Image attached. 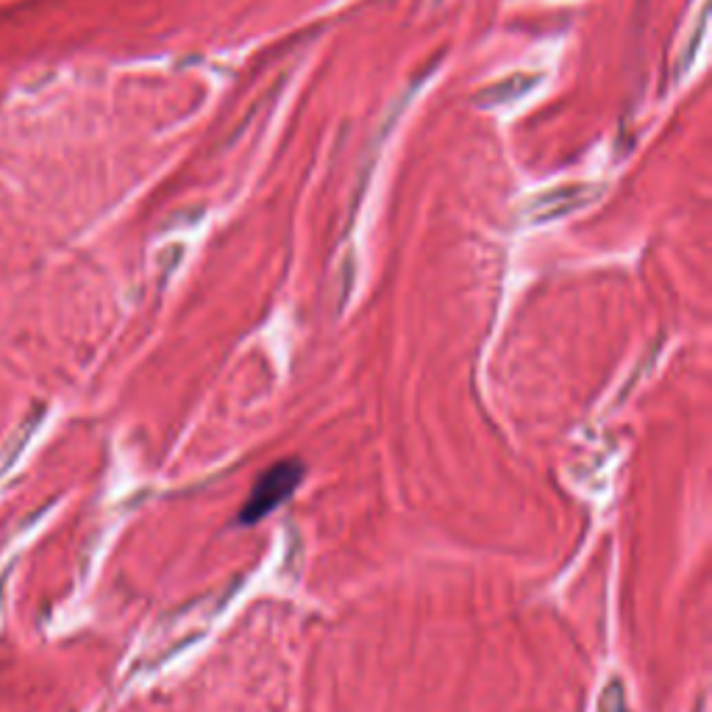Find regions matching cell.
Returning <instances> with one entry per match:
<instances>
[{
	"instance_id": "7a4b0ae2",
	"label": "cell",
	"mask_w": 712,
	"mask_h": 712,
	"mask_svg": "<svg viewBox=\"0 0 712 712\" xmlns=\"http://www.w3.org/2000/svg\"><path fill=\"white\" fill-rule=\"evenodd\" d=\"M601 192H604V187H599V184H560V187L546 189V192L526 201L524 221L532 223V226H546V223L562 221V217L590 207Z\"/></svg>"
},
{
	"instance_id": "3957f363",
	"label": "cell",
	"mask_w": 712,
	"mask_h": 712,
	"mask_svg": "<svg viewBox=\"0 0 712 712\" xmlns=\"http://www.w3.org/2000/svg\"><path fill=\"white\" fill-rule=\"evenodd\" d=\"M537 84H540V76H535V73H512V76L482 89L473 101L479 103L482 109L512 107V103L524 101L529 92H535Z\"/></svg>"
},
{
	"instance_id": "277c9868",
	"label": "cell",
	"mask_w": 712,
	"mask_h": 712,
	"mask_svg": "<svg viewBox=\"0 0 712 712\" xmlns=\"http://www.w3.org/2000/svg\"><path fill=\"white\" fill-rule=\"evenodd\" d=\"M704 34H707V9H701L699 20H696V28H694V37L687 39V48L685 53H682L679 59H676V78H682L687 73V70L694 67L696 62V53H699L701 42H704Z\"/></svg>"
},
{
	"instance_id": "6da1fadb",
	"label": "cell",
	"mask_w": 712,
	"mask_h": 712,
	"mask_svg": "<svg viewBox=\"0 0 712 712\" xmlns=\"http://www.w3.org/2000/svg\"><path fill=\"white\" fill-rule=\"evenodd\" d=\"M303 473H307V467H303L301 460H282L267 467L257 479V485H253L246 507L237 515V524L253 526L262 517L271 515V512H276L301 487Z\"/></svg>"
}]
</instances>
